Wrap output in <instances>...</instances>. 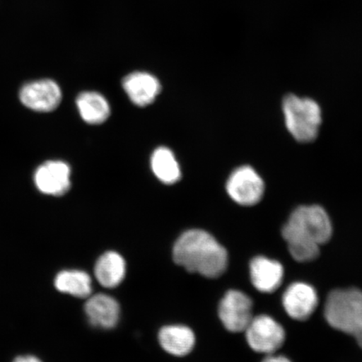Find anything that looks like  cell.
Listing matches in <instances>:
<instances>
[{
  "label": "cell",
  "instance_id": "7a4b0ae2",
  "mask_svg": "<svg viewBox=\"0 0 362 362\" xmlns=\"http://www.w3.org/2000/svg\"><path fill=\"white\" fill-rule=\"evenodd\" d=\"M333 226L327 211L318 205L301 206L294 210L282 229L286 243L321 246L332 238Z\"/></svg>",
  "mask_w": 362,
  "mask_h": 362
},
{
  "label": "cell",
  "instance_id": "8fae6325",
  "mask_svg": "<svg viewBox=\"0 0 362 362\" xmlns=\"http://www.w3.org/2000/svg\"><path fill=\"white\" fill-rule=\"evenodd\" d=\"M249 268L253 286L262 293H273L283 282L284 267L278 261L257 256L251 261Z\"/></svg>",
  "mask_w": 362,
  "mask_h": 362
},
{
  "label": "cell",
  "instance_id": "277c9868",
  "mask_svg": "<svg viewBox=\"0 0 362 362\" xmlns=\"http://www.w3.org/2000/svg\"><path fill=\"white\" fill-rule=\"evenodd\" d=\"M285 126L298 142L315 141L322 124V111L318 103L309 98L288 94L283 100Z\"/></svg>",
  "mask_w": 362,
  "mask_h": 362
},
{
  "label": "cell",
  "instance_id": "5b68a950",
  "mask_svg": "<svg viewBox=\"0 0 362 362\" xmlns=\"http://www.w3.org/2000/svg\"><path fill=\"white\" fill-rule=\"evenodd\" d=\"M232 200L243 206H252L264 197L265 184L260 175L249 165L240 166L230 175L226 185Z\"/></svg>",
  "mask_w": 362,
  "mask_h": 362
},
{
  "label": "cell",
  "instance_id": "ac0fdd59",
  "mask_svg": "<svg viewBox=\"0 0 362 362\" xmlns=\"http://www.w3.org/2000/svg\"><path fill=\"white\" fill-rule=\"evenodd\" d=\"M151 168L156 177L167 185L177 182L181 172L173 152L166 147L156 149L151 157Z\"/></svg>",
  "mask_w": 362,
  "mask_h": 362
},
{
  "label": "cell",
  "instance_id": "9c48e42d",
  "mask_svg": "<svg viewBox=\"0 0 362 362\" xmlns=\"http://www.w3.org/2000/svg\"><path fill=\"white\" fill-rule=\"evenodd\" d=\"M318 304V294L311 285L306 283H293L284 293V310L296 320L305 321L309 319Z\"/></svg>",
  "mask_w": 362,
  "mask_h": 362
},
{
  "label": "cell",
  "instance_id": "5bb4252c",
  "mask_svg": "<svg viewBox=\"0 0 362 362\" xmlns=\"http://www.w3.org/2000/svg\"><path fill=\"white\" fill-rule=\"evenodd\" d=\"M158 341L163 349L175 356L189 354L196 343L192 330L184 325H168L158 333Z\"/></svg>",
  "mask_w": 362,
  "mask_h": 362
},
{
  "label": "cell",
  "instance_id": "8992f818",
  "mask_svg": "<svg viewBox=\"0 0 362 362\" xmlns=\"http://www.w3.org/2000/svg\"><path fill=\"white\" fill-rule=\"evenodd\" d=\"M245 333L249 346L253 351L264 354H274L285 341L282 325L266 315L253 317Z\"/></svg>",
  "mask_w": 362,
  "mask_h": 362
},
{
  "label": "cell",
  "instance_id": "ba28073f",
  "mask_svg": "<svg viewBox=\"0 0 362 362\" xmlns=\"http://www.w3.org/2000/svg\"><path fill=\"white\" fill-rule=\"evenodd\" d=\"M21 100L27 107L36 112L55 110L62 100L59 86L52 80H40L24 86L20 93Z\"/></svg>",
  "mask_w": 362,
  "mask_h": 362
},
{
  "label": "cell",
  "instance_id": "4fadbf2b",
  "mask_svg": "<svg viewBox=\"0 0 362 362\" xmlns=\"http://www.w3.org/2000/svg\"><path fill=\"white\" fill-rule=\"evenodd\" d=\"M123 87L135 105L146 107L156 100L161 85L155 76L148 72L136 71L126 76Z\"/></svg>",
  "mask_w": 362,
  "mask_h": 362
},
{
  "label": "cell",
  "instance_id": "30bf717a",
  "mask_svg": "<svg viewBox=\"0 0 362 362\" xmlns=\"http://www.w3.org/2000/svg\"><path fill=\"white\" fill-rule=\"evenodd\" d=\"M70 166L62 161H48L35 171L36 187L44 194L63 196L71 187Z\"/></svg>",
  "mask_w": 362,
  "mask_h": 362
},
{
  "label": "cell",
  "instance_id": "3957f363",
  "mask_svg": "<svg viewBox=\"0 0 362 362\" xmlns=\"http://www.w3.org/2000/svg\"><path fill=\"white\" fill-rule=\"evenodd\" d=\"M325 318L334 329L355 338L362 349V291L358 288L334 289L327 296Z\"/></svg>",
  "mask_w": 362,
  "mask_h": 362
},
{
  "label": "cell",
  "instance_id": "6da1fadb",
  "mask_svg": "<svg viewBox=\"0 0 362 362\" xmlns=\"http://www.w3.org/2000/svg\"><path fill=\"white\" fill-rule=\"evenodd\" d=\"M173 257L187 271L210 279L223 275L228 264L226 248L210 233L199 229L181 235L175 244Z\"/></svg>",
  "mask_w": 362,
  "mask_h": 362
},
{
  "label": "cell",
  "instance_id": "ffe728a7",
  "mask_svg": "<svg viewBox=\"0 0 362 362\" xmlns=\"http://www.w3.org/2000/svg\"><path fill=\"white\" fill-rule=\"evenodd\" d=\"M13 362H42V361L33 356H25L17 357Z\"/></svg>",
  "mask_w": 362,
  "mask_h": 362
},
{
  "label": "cell",
  "instance_id": "2e32d148",
  "mask_svg": "<svg viewBox=\"0 0 362 362\" xmlns=\"http://www.w3.org/2000/svg\"><path fill=\"white\" fill-rule=\"evenodd\" d=\"M80 115L90 124H100L110 115V107L106 98L96 92L81 93L76 99Z\"/></svg>",
  "mask_w": 362,
  "mask_h": 362
},
{
  "label": "cell",
  "instance_id": "d6986e66",
  "mask_svg": "<svg viewBox=\"0 0 362 362\" xmlns=\"http://www.w3.org/2000/svg\"><path fill=\"white\" fill-rule=\"evenodd\" d=\"M262 362H292L288 359L287 357L284 356H274L273 354L269 355Z\"/></svg>",
  "mask_w": 362,
  "mask_h": 362
},
{
  "label": "cell",
  "instance_id": "7c38bea8",
  "mask_svg": "<svg viewBox=\"0 0 362 362\" xmlns=\"http://www.w3.org/2000/svg\"><path fill=\"white\" fill-rule=\"evenodd\" d=\"M85 312L93 327L112 329L119 322V303L107 294L98 293L89 296L85 305Z\"/></svg>",
  "mask_w": 362,
  "mask_h": 362
},
{
  "label": "cell",
  "instance_id": "9a60e30c",
  "mask_svg": "<svg viewBox=\"0 0 362 362\" xmlns=\"http://www.w3.org/2000/svg\"><path fill=\"white\" fill-rule=\"evenodd\" d=\"M95 276L102 286L112 288L123 282L126 274V262L119 253H104L95 265Z\"/></svg>",
  "mask_w": 362,
  "mask_h": 362
},
{
  "label": "cell",
  "instance_id": "e0dca14e",
  "mask_svg": "<svg viewBox=\"0 0 362 362\" xmlns=\"http://www.w3.org/2000/svg\"><path fill=\"white\" fill-rule=\"evenodd\" d=\"M57 291L78 298H88L93 291L92 279L86 272L64 270L55 279Z\"/></svg>",
  "mask_w": 362,
  "mask_h": 362
},
{
  "label": "cell",
  "instance_id": "52a82bcc",
  "mask_svg": "<svg viewBox=\"0 0 362 362\" xmlns=\"http://www.w3.org/2000/svg\"><path fill=\"white\" fill-rule=\"evenodd\" d=\"M218 315L229 332H245L253 318L252 300L241 291H229L220 302Z\"/></svg>",
  "mask_w": 362,
  "mask_h": 362
}]
</instances>
